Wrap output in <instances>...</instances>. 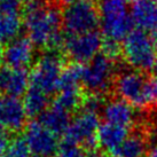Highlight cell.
<instances>
[{"mask_svg": "<svg viewBox=\"0 0 157 157\" xmlns=\"http://www.w3.org/2000/svg\"><path fill=\"white\" fill-rule=\"evenodd\" d=\"M66 2H68V4H70V2H74V1H76V0H64ZM87 1H92V0H87Z\"/></svg>", "mask_w": 157, "mask_h": 157, "instance_id": "836d02e7", "label": "cell"}, {"mask_svg": "<svg viewBox=\"0 0 157 157\" xmlns=\"http://www.w3.org/2000/svg\"><path fill=\"white\" fill-rule=\"evenodd\" d=\"M131 17L134 25L144 31L153 32L157 29V0H134Z\"/></svg>", "mask_w": 157, "mask_h": 157, "instance_id": "5bb4252c", "label": "cell"}, {"mask_svg": "<svg viewBox=\"0 0 157 157\" xmlns=\"http://www.w3.org/2000/svg\"><path fill=\"white\" fill-rule=\"evenodd\" d=\"M105 103V102L103 101L102 95H100V94H90L83 101V110L98 113L99 110H102Z\"/></svg>", "mask_w": 157, "mask_h": 157, "instance_id": "484cf974", "label": "cell"}, {"mask_svg": "<svg viewBox=\"0 0 157 157\" xmlns=\"http://www.w3.org/2000/svg\"><path fill=\"white\" fill-rule=\"evenodd\" d=\"M31 1H43V0H30V2Z\"/></svg>", "mask_w": 157, "mask_h": 157, "instance_id": "d590c367", "label": "cell"}, {"mask_svg": "<svg viewBox=\"0 0 157 157\" xmlns=\"http://www.w3.org/2000/svg\"><path fill=\"white\" fill-rule=\"evenodd\" d=\"M100 24L99 9L92 1L76 0L62 12V26L69 36L95 31Z\"/></svg>", "mask_w": 157, "mask_h": 157, "instance_id": "5b68a950", "label": "cell"}, {"mask_svg": "<svg viewBox=\"0 0 157 157\" xmlns=\"http://www.w3.org/2000/svg\"><path fill=\"white\" fill-rule=\"evenodd\" d=\"M4 53H5V48L2 47V44L0 43V64H1V62L4 61Z\"/></svg>", "mask_w": 157, "mask_h": 157, "instance_id": "1f68e13d", "label": "cell"}, {"mask_svg": "<svg viewBox=\"0 0 157 157\" xmlns=\"http://www.w3.org/2000/svg\"><path fill=\"white\" fill-rule=\"evenodd\" d=\"M30 76L26 70L0 67V95L20 98L29 88Z\"/></svg>", "mask_w": 157, "mask_h": 157, "instance_id": "4fadbf2b", "label": "cell"}, {"mask_svg": "<svg viewBox=\"0 0 157 157\" xmlns=\"http://www.w3.org/2000/svg\"><path fill=\"white\" fill-rule=\"evenodd\" d=\"M147 157H157V144H155L150 150H149Z\"/></svg>", "mask_w": 157, "mask_h": 157, "instance_id": "4dcf8cb0", "label": "cell"}, {"mask_svg": "<svg viewBox=\"0 0 157 157\" xmlns=\"http://www.w3.org/2000/svg\"><path fill=\"white\" fill-rule=\"evenodd\" d=\"M146 96H147V105L157 108V75L147 78Z\"/></svg>", "mask_w": 157, "mask_h": 157, "instance_id": "4316f807", "label": "cell"}, {"mask_svg": "<svg viewBox=\"0 0 157 157\" xmlns=\"http://www.w3.org/2000/svg\"><path fill=\"white\" fill-rule=\"evenodd\" d=\"M26 110L18 98L2 96L0 99V127L5 131L17 132L26 123Z\"/></svg>", "mask_w": 157, "mask_h": 157, "instance_id": "7c38bea8", "label": "cell"}, {"mask_svg": "<svg viewBox=\"0 0 157 157\" xmlns=\"http://www.w3.org/2000/svg\"><path fill=\"white\" fill-rule=\"evenodd\" d=\"M115 77V63L99 54L91 62L83 66L82 85L91 94H100L108 91L113 83Z\"/></svg>", "mask_w": 157, "mask_h": 157, "instance_id": "8992f818", "label": "cell"}, {"mask_svg": "<svg viewBox=\"0 0 157 157\" xmlns=\"http://www.w3.org/2000/svg\"><path fill=\"white\" fill-rule=\"evenodd\" d=\"M121 1H123V2H124V4H131V2H133V1H134V0H121Z\"/></svg>", "mask_w": 157, "mask_h": 157, "instance_id": "d6a6232c", "label": "cell"}, {"mask_svg": "<svg viewBox=\"0 0 157 157\" xmlns=\"http://www.w3.org/2000/svg\"><path fill=\"white\" fill-rule=\"evenodd\" d=\"M57 157H86V155L82 147L64 140V142L60 146Z\"/></svg>", "mask_w": 157, "mask_h": 157, "instance_id": "d4e9b609", "label": "cell"}, {"mask_svg": "<svg viewBox=\"0 0 157 157\" xmlns=\"http://www.w3.org/2000/svg\"><path fill=\"white\" fill-rule=\"evenodd\" d=\"M123 56L125 61L138 71L154 70L157 59V47L151 36L146 31L135 29L124 39Z\"/></svg>", "mask_w": 157, "mask_h": 157, "instance_id": "3957f363", "label": "cell"}, {"mask_svg": "<svg viewBox=\"0 0 157 157\" xmlns=\"http://www.w3.org/2000/svg\"><path fill=\"white\" fill-rule=\"evenodd\" d=\"M103 39L99 32L92 31L82 35L68 36L63 41L67 56L76 64L88 63L99 55Z\"/></svg>", "mask_w": 157, "mask_h": 157, "instance_id": "ba28073f", "label": "cell"}, {"mask_svg": "<svg viewBox=\"0 0 157 157\" xmlns=\"http://www.w3.org/2000/svg\"><path fill=\"white\" fill-rule=\"evenodd\" d=\"M128 136V127L119 126L110 123L101 124L98 131V144L111 156Z\"/></svg>", "mask_w": 157, "mask_h": 157, "instance_id": "9a60e30c", "label": "cell"}, {"mask_svg": "<svg viewBox=\"0 0 157 157\" xmlns=\"http://www.w3.org/2000/svg\"><path fill=\"white\" fill-rule=\"evenodd\" d=\"M23 25L35 47L54 49L63 41L62 13L54 5L31 1L23 13Z\"/></svg>", "mask_w": 157, "mask_h": 157, "instance_id": "6da1fadb", "label": "cell"}, {"mask_svg": "<svg viewBox=\"0 0 157 157\" xmlns=\"http://www.w3.org/2000/svg\"><path fill=\"white\" fill-rule=\"evenodd\" d=\"M21 0H0V6H7V7H13L18 8Z\"/></svg>", "mask_w": 157, "mask_h": 157, "instance_id": "f1b7e54d", "label": "cell"}, {"mask_svg": "<svg viewBox=\"0 0 157 157\" xmlns=\"http://www.w3.org/2000/svg\"><path fill=\"white\" fill-rule=\"evenodd\" d=\"M154 70L157 71V59H156V63H155V67H154Z\"/></svg>", "mask_w": 157, "mask_h": 157, "instance_id": "e575fe53", "label": "cell"}, {"mask_svg": "<svg viewBox=\"0 0 157 157\" xmlns=\"http://www.w3.org/2000/svg\"><path fill=\"white\" fill-rule=\"evenodd\" d=\"M82 75H83V66L82 64H71L66 68L62 72V76L59 83V91L67 90H80L79 86L82 84Z\"/></svg>", "mask_w": 157, "mask_h": 157, "instance_id": "44dd1931", "label": "cell"}, {"mask_svg": "<svg viewBox=\"0 0 157 157\" xmlns=\"http://www.w3.org/2000/svg\"><path fill=\"white\" fill-rule=\"evenodd\" d=\"M100 125L98 113L82 110L71 119L66 132V141L94 150V147L98 144L96 135Z\"/></svg>", "mask_w": 157, "mask_h": 157, "instance_id": "52a82bcc", "label": "cell"}, {"mask_svg": "<svg viewBox=\"0 0 157 157\" xmlns=\"http://www.w3.org/2000/svg\"><path fill=\"white\" fill-rule=\"evenodd\" d=\"M102 116L105 123L124 127L131 126L135 121V111L133 107L121 99L105 102L102 108Z\"/></svg>", "mask_w": 157, "mask_h": 157, "instance_id": "e0dca14e", "label": "cell"}, {"mask_svg": "<svg viewBox=\"0 0 157 157\" xmlns=\"http://www.w3.org/2000/svg\"><path fill=\"white\" fill-rule=\"evenodd\" d=\"M148 151L146 136L140 133H134L128 135L122 146L110 157H147Z\"/></svg>", "mask_w": 157, "mask_h": 157, "instance_id": "d6986e66", "label": "cell"}, {"mask_svg": "<svg viewBox=\"0 0 157 157\" xmlns=\"http://www.w3.org/2000/svg\"><path fill=\"white\" fill-rule=\"evenodd\" d=\"M147 77L138 70L122 72L115 80V90L119 99L131 105L133 108H144L147 105L146 96Z\"/></svg>", "mask_w": 157, "mask_h": 157, "instance_id": "9c48e42d", "label": "cell"}, {"mask_svg": "<svg viewBox=\"0 0 157 157\" xmlns=\"http://www.w3.org/2000/svg\"><path fill=\"white\" fill-rule=\"evenodd\" d=\"M2 155L4 157H31V151L25 139L17 136L9 141Z\"/></svg>", "mask_w": 157, "mask_h": 157, "instance_id": "603a6c76", "label": "cell"}, {"mask_svg": "<svg viewBox=\"0 0 157 157\" xmlns=\"http://www.w3.org/2000/svg\"><path fill=\"white\" fill-rule=\"evenodd\" d=\"M24 139L30 148L31 155L35 157L56 156L61 146L57 135L39 121H33L26 125Z\"/></svg>", "mask_w": 157, "mask_h": 157, "instance_id": "30bf717a", "label": "cell"}, {"mask_svg": "<svg viewBox=\"0 0 157 157\" xmlns=\"http://www.w3.org/2000/svg\"><path fill=\"white\" fill-rule=\"evenodd\" d=\"M86 157H110L109 155L105 151H98V150H91Z\"/></svg>", "mask_w": 157, "mask_h": 157, "instance_id": "f546056e", "label": "cell"}, {"mask_svg": "<svg viewBox=\"0 0 157 157\" xmlns=\"http://www.w3.org/2000/svg\"><path fill=\"white\" fill-rule=\"evenodd\" d=\"M83 101L84 99L80 90H67V91H59L55 103L71 113L78 107L83 105Z\"/></svg>", "mask_w": 157, "mask_h": 157, "instance_id": "7402d4cb", "label": "cell"}, {"mask_svg": "<svg viewBox=\"0 0 157 157\" xmlns=\"http://www.w3.org/2000/svg\"><path fill=\"white\" fill-rule=\"evenodd\" d=\"M35 45L28 37H18L7 44L4 53V61L13 69L25 70L35 60Z\"/></svg>", "mask_w": 157, "mask_h": 157, "instance_id": "8fae6325", "label": "cell"}, {"mask_svg": "<svg viewBox=\"0 0 157 157\" xmlns=\"http://www.w3.org/2000/svg\"><path fill=\"white\" fill-rule=\"evenodd\" d=\"M9 144L8 135H7V131H5L2 127H0V155L4 154L6 150L7 146Z\"/></svg>", "mask_w": 157, "mask_h": 157, "instance_id": "83f0119b", "label": "cell"}, {"mask_svg": "<svg viewBox=\"0 0 157 157\" xmlns=\"http://www.w3.org/2000/svg\"><path fill=\"white\" fill-rule=\"evenodd\" d=\"M99 16L102 35L105 39L124 41L133 31V20L128 13L126 4L121 0H101Z\"/></svg>", "mask_w": 157, "mask_h": 157, "instance_id": "7a4b0ae2", "label": "cell"}, {"mask_svg": "<svg viewBox=\"0 0 157 157\" xmlns=\"http://www.w3.org/2000/svg\"><path fill=\"white\" fill-rule=\"evenodd\" d=\"M23 105L26 113L30 116H40L49 107V96L45 95L32 88H28L24 94Z\"/></svg>", "mask_w": 157, "mask_h": 157, "instance_id": "ffe728a7", "label": "cell"}, {"mask_svg": "<svg viewBox=\"0 0 157 157\" xmlns=\"http://www.w3.org/2000/svg\"><path fill=\"white\" fill-rule=\"evenodd\" d=\"M39 122L47 127L48 130L54 132L56 135L66 134L67 130L69 127L71 119L70 113L61 105H56L55 102L49 105L47 109L39 116Z\"/></svg>", "mask_w": 157, "mask_h": 157, "instance_id": "ac0fdd59", "label": "cell"}, {"mask_svg": "<svg viewBox=\"0 0 157 157\" xmlns=\"http://www.w3.org/2000/svg\"><path fill=\"white\" fill-rule=\"evenodd\" d=\"M101 51L105 57H108L111 61H116L121 55H123V45H121L119 41L105 38Z\"/></svg>", "mask_w": 157, "mask_h": 157, "instance_id": "cb8c5ba5", "label": "cell"}, {"mask_svg": "<svg viewBox=\"0 0 157 157\" xmlns=\"http://www.w3.org/2000/svg\"><path fill=\"white\" fill-rule=\"evenodd\" d=\"M23 28V17L18 8L0 6V43L8 44L20 37Z\"/></svg>", "mask_w": 157, "mask_h": 157, "instance_id": "2e32d148", "label": "cell"}, {"mask_svg": "<svg viewBox=\"0 0 157 157\" xmlns=\"http://www.w3.org/2000/svg\"><path fill=\"white\" fill-rule=\"evenodd\" d=\"M63 70V60L60 54L54 51L45 53L32 69L29 88L51 98L59 90V83Z\"/></svg>", "mask_w": 157, "mask_h": 157, "instance_id": "277c9868", "label": "cell"}]
</instances>
